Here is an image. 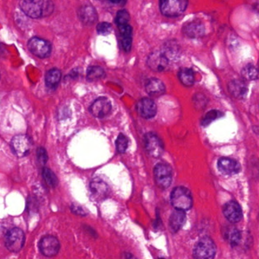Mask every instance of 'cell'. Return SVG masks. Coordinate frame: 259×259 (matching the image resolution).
Returning a JSON list of instances; mask_svg holds the SVG:
<instances>
[{"instance_id":"836d02e7","label":"cell","mask_w":259,"mask_h":259,"mask_svg":"<svg viewBox=\"0 0 259 259\" xmlns=\"http://www.w3.org/2000/svg\"><path fill=\"white\" fill-rule=\"evenodd\" d=\"M71 210H72V213H75L76 215H80V216H86L87 215V212L85 211L83 207L81 206L76 205V204H72L71 207Z\"/></svg>"},{"instance_id":"9a60e30c","label":"cell","mask_w":259,"mask_h":259,"mask_svg":"<svg viewBox=\"0 0 259 259\" xmlns=\"http://www.w3.org/2000/svg\"><path fill=\"white\" fill-rule=\"evenodd\" d=\"M223 213L230 223H238L242 218L240 206L236 201H230L226 203L223 207Z\"/></svg>"},{"instance_id":"484cf974","label":"cell","mask_w":259,"mask_h":259,"mask_svg":"<svg viewBox=\"0 0 259 259\" xmlns=\"http://www.w3.org/2000/svg\"><path fill=\"white\" fill-rule=\"evenodd\" d=\"M105 75L104 69L100 66H91L87 71V79L89 81H97Z\"/></svg>"},{"instance_id":"4316f807","label":"cell","mask_w":259,"mask_h":259,"mask_svg":"<svg viewBox=\"0 0 259 259\" xmlns=\"http://www.w3.org/2000/svg\"><path fill=\"white\" fill-rule=\"evenodd\" d=\"M42 176L48 186L54 188L58 185V178L56 174L49 168L45 167L42 170Z\"/></svg>"},{"instance_id":"e0dca14e","label":"cell","mask_w":259,"mask_h":259,"mask_svg":"<svg viewBox=\"0 0 259 259\" xmlns=\"http://www.w3.org/2000/svg\"><path fill=\"white\" fill-rule=\"evenodd\" d=\"M78 19L86 25H92L98 19V13L92 6L85 5L81 7L78 11Z\"/></svg>"},{"instance_id":"ba28073f","label":"cell","mask_w":259,"mask_h":259,"mask_svg":"<svg viewBox=\"0 0 259 259\" xmlns=\"http://www.w3.org/2000/svg\"><path fill=\"white\" fill-rule=\"evenodd\" d=\"M12 149L18 157H23L29 154L32 146L31 138L27 135H18L11 142Z\"/></svg>"},{"instance_id":"5bb4252c","label":"cell","mask_w":259,"mask_h":259,"mask_svg":"<svg viewBox=\"0 0 259 259\" xmlns=\"http://www.w3.org/2000/svg\"><path fill=\"white\" fill-rule=\"evenodd\" d=\"M90 191L94 199L102 201L108 196L109 187L105 182L100 179H95L91 182Z\"/></svg>"},{"instance_id":"5b68a950","label":"cell","mask_w":259,"mask_h":259,"mask_svg":"<svg viewBox=\"0 0 259 259\" xmlns=\"http://www.w3.org/2000/svg\"><path fill=\"white\" fill-rule=\"evenodd\" d=\"M216 254V245L211 239L204 237L200 239L193 250V256L195 258L210 259L214 257Z\"/></svg>"},{"instance_id":"9c48e42d","label":"cell","mask_w":259,"mask_h":259,"mask_svg":"<svg viewBox=\"0 0 259 259\" xmlns=\"http://www.w3.org/2000/svg\"><path fill=\"white\" fill-rule=\"evenodd\" d=\"M145 147L148 154L154 158L160 157L164 151V146L161 139L153 133H148L145 135Z\"/></svg>"},{"instance_id":"52a82bcc","label":"cell","mask_w":259,"mask_h":259,"mask_svg":"<svg viewBox=\"0 0 259 259\" xmlns=\"http://www.w3.org/2000/svg\"><path fill=\"white\" fill-rule=\"evenodd\" d=\"M170 59L163 52V50L155 51L150 54L147 60V63L151 70L155 72H163L169 67L171 63Z\"/></svg>"},{"instance_id":"4fadbf2b","label":"cell","mask_w":259,"mask_h":259,"mask_svg":"<svg viewBox=\"0 0 259 259\" xmlns=\"http://www.w3.org/2000/svg\"><path fill=\"white\" fill-rule=\"evenodd\" d=\"M137 110L144 119H152L157 114V106L152 100L144 98L138 103Z\"/></svg>"},{"instance_id":"7402d4cb","label":"cell","mask_w":259,"mask_h":259,"mask_svg":"<svg viewBox=\"0 0 259 259\" xmlns=\"http://www.w3.org/2000/svg\"><path fill=\"white\" fill-rule=\"evenodd\" d=\"M119 29L122 48L125 51H130L133 43V28L127 24V25L119 26Z\"/></svg>"},{"instance_id":"603a6c76","label":"cell","mask_w":259,"mask_h":259,"mask_svg":"<svg viewBox=\"0 0 259 259\" xmlns=\"http://www.w3.org/2000/svg\"><path fill=\"white\" fill-rule=\"evenodd\" d=\"M60 80H61V72L57 69H52L48 71L45 77L46 85L53 90L58 86Z\"/></svg>"},{"instance_id":"cb8c5ba5","label":"cell","mask_w":259,"mask_h":259,"mask_svg":"<svg viewBox=\"0 0 259 259\" xmlns=\"http://www.w3.org/2000/svg\"><path fill=\"white\" fill-rule=\"evenodd\" d=\"M179 79L183 85L191 87L195 82V75L192 69L189 68H182L179 71Z\"/></svg>"},{"instance_id":"2e32d148","label":"cell","mask_w":259,"mask_h":259,"mask_svg":"<svg viewBox=\"0 0 259 259\" xmlns=\"http://www.w3.org/2000/svg\"><path fill=\"white\" fill-rule=\"evenodd\" d=\"M218 167L220 172L224 175H235L241 170V166L236 160L222 157L218 162Z\"/></svg>"},{"instance_id":"7a4b0ae2","label":"cell","mask_w":259,"mask_h":259,"mask_svg":"<svg viewBox=\"0 0 259 259\" xmlns=\"http://www.w3.org/2000/svg\"><path fill=\"white\" fill-rule=\"evenodd\" d=\"M170 201L171 204L176 209L186 211L192 207V194L187 188L178 186L172 189L171 192Z\"/></svg>"},{"instance_id":"3957f363","label":"cell","mask_w":259,"mask_h":259,"mask_svg":"<svg viewBox=\"0 0 259 259\" xmlns=\"http://www.w3.org/2000/svg\"><path fill=\"white\" fill-rule=\"evenodd\" d=\"M188 6V0H160V10L166 17L181 16Z\"/></svg>"},{"instance_id":"d4e9b609","label":"cell","mask_w":259,"mask_h":259,"mask_svg":"<svg viewBox=\"0 0 259 259\" xmlns=\"http://www.w3.org/2000/svg\"><path fill=\"white\" fill-rule=\"evenodd\" d=\"M242 75L245 79L249 80V81L256 80L259 76L258 69L254 65H246L242 69Z\"/></svg>"},{"instance_id":"d6986e66","label":"cell","mask_w":259,"mask_h":259,"mask_svg":"<svg viewBox=\"0 0 259 259\" xmlns=\"http://www.w3.org/2000/svg\"><path fill=\"white\" fill-rule=\"evenodd\" d=\"M145 89L150 96L154 97V98L162 96L166 92V88L163 81L155 78L148 80L145 85Z\"/></svg>"},{"instance_id":"44dd1931","label":"cell","mask_w":259,"mask_h":259,"mask_svg":"<svg viewBox=\"0 0 259 259\" xmlns=\"http://www.w3.org/2000/svg\"><path fill=\"white\" fill-rule=\"evenodd\" d=\"M228 90L234 98L237 99H243L248 92L246 84L241 80H233L228 84Z\"/></svg>"},{"instance_id":"83f0119b","label":"cell","mask_w":259,"mask_h":259,"mask_svg":"<svg viewBox=\"0 0 259 259\" xmlns=\"http://www.w3.org/2000/svg\"><path fill=\"white\" fill-rule=\"evenodd\" d=\"M227 239L232 246H236L240 243L241 239H242V233L237 229H231L227 231Z\"/></svg>"},{"instance_id":"6da1fadb","label":"cell","mask_w":259,"mask_h":259,"mask_svg":"<svg viewBox=\"0 0 259 259\" xmlns=\"http://www.w3.org/2000/svg\"><path fill=\"white\" fill-rule=\"evenodd\" d=\"M20 7L25 15L32 19L48 17L54 10L51 0H21Z\"/></svg>"},{"instance_id":"4dcf8cb0","label":"cell","mask_w":259,"mask_h":259,"mask_svg":"<svg viewBox=\"0 0 259 259\" xmlns=\"http://www.w3.org/2000/svg\"><path fill=\"white\" fill-rule=\"evenodd\" d=\"M130 13L126 10H122L118 12L116 16V23L118 26H122V25H127L130 22Z\"/></svg>"},{"instance_id":"277c9868","label":"cell","mask_w":259,"mask_h":259,"mask_svg":"<svg viewBox=\"0 0 259 259\" xmlns=\"http://www.w3.org/2000/svg\"><path fill=\"white\" fill-rule=\"evenodd\" d=\"M25 235L20 228H13L8 230L6 234V247L9 251L13 253L19 252L25 244Z\"/></svg>"},{"instance_id":"8fae6325","label":"cell","mask_w":259,"mask_h":259,"mask_svg":"<svg viewBox=\"0 0 259 259\" xmlns=\"http://www.w3.org/2000/svg\"><path fill=\"white\" fill-rule=\"evenodd\" d=\"M39 249L42 254L46 257L57 255L60 249V244L55 236L48 235L44 236L39 242Z\"/></svg>"},{"instance_id":"d6a6232c","label":"cell","mask_w":259,"mask_h":259,"mask_svg":"<svg viewBox=\"0 0 259 259\" xmlns=\"http://www.w3.org/2000/svg\"><path fill=\"white\" fill-rule=\"evenodd\" d=\"M37 161L42 165L46 164L47 162H48V153H47L46 150H45V148H42V147L37 148Z\"/></svg>"},{"instance_id":"ffe728a7","label":"cell","mask_w":259,"mask_h":259,"mask_svg":"<svg viewBox=\"0 0 259 259\" xmlns=\"http://www.w3.org/2000/svg\"><path fill=\"white\" fill-rule=\"evenodd\" d=\"M186 217L185 210L176 209L169 218V227L174 233H177L184 225Z\"/></svg>"},{"instance_id":"f546056e","label":"cell","mask_w":259,"mask_h":259,"mask_svg":"<svg viewBox=\"0 0 259 259\" xmlns=\"http://www.w3.org/2000/svg\"><path fill=\"white\" fill-rule=\"evenodd\" d=\"M128 140L123 134H119L116 141V150L119 154H123L128 148Z\"/></svg>"},{"instance_id":"d590c367","label":"cell","mask_w":259,"mask_h":259,"mask_svg":"<svg viewBox=\"0 0 259 259\" xmlns=\"http://www.w3.org/2000/svg\"><path fill=\"white\" fill-rule=\"evenodd\" d=\"M258 217H259V215H258Z\"/></svg>"},{"instance_id":"7c38bea8","label":"cell","mask_w":259,"mask_h":259,"mask_svg":"<svg viewBox=\"0 0 259 259\" xmlns=\"http://www.w3.org/2000/svg\"><path fill=\"white\" fill-rule=\"evenodd\" d=\"M112 105L110 100L107 98H98L91 105L90 112L95 117L102 119L107 116L111 111Z\"/></svg>"},{"instance_id":"f1b7e54d","label":"cell","mask_w":259,"mask_h":259,"mask_svg":"<svg viewBox=\"0 0 259 259\" xmlns=\"http://www.w3.org/2000/svg\"><path fill=\"white\" fill-rule=\"evenodd\" d=\"M222 115V113L218 111V110H210L208 113H206L205 116L203 117L202 120H201V125L203 126H207L209 124L211 123L213 121H214L215 119L221 117Z\"/></svg>"},{"instance_id":"1f68e13d","label":"cell","mask_w":259,"mask_h":259,"mask_svg":"<svg viewBox=\"0 0 259 259\" xmlns=\"http://www.w3.org/2000/svg\"><path fill=\"white\" fill-rule=\"evenodd\" d=\"M97 31H98V34H101V35H107L111 32V25L107 22H101L97 26Z\"/></svg>"},{"instance_id":"e575fe53","label":"cell","mask_w":259,"mask_h":259,"mask_svg":"<svg viewBox=\"0 0 259 259\" xmlns=\"http://www.w3.org/2000/svg\"><path fill=\"white\" fill-rule=\"evenodd\" d=\"M122 0H110V2L113 3V4H119Z\"/></svg>"},{"instance_id":"8992f818","label":"cell","mask_w":259,"mask_h":259,"mask_svg":"<svg viewBox=\"0 0 259 259\" xmlns=\"http://www.w3.org/2000/svg\"><path fill=\"white\" fill-rule=\"evenodd\" d=\"M156 183L160 189H166L170 186L172 180V171L166 163H158L154 169Z\"/></svg>"},{"instance_id":"ac0fdd59","label":"cell","mask_w":259,"mask_h":259,"mask_svg":"<svg viewBox=\"0 0 259 259\" xmlns=\"http://www.w3.org/2000/svg\"><path fill=\"white\" fill-rule=\"evenodd\" d=\"M183 33L190 38H198L204 34V26L199 21H193L183 27Z\"/></svg>"},{"instance_id":"30bf717a","label":"cell","mask_w":259,"mask_h":259,"mask_svg":"<svg viewBox=\"0 0 259 259\" xmlns=\"http://www.w3.org/2000/svg\"><path fill=\"white\" fill-rule=\"evenodd\" d=\"M28 47L31 54L39 58H47L51 55V45L48 40L33 37L28 42Z\"/></svg>"}]
</instances>
